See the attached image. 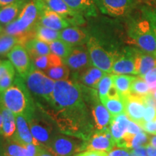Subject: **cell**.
Masks as SVG:
<instances>
[{
	"label": "cell",
	"instance_id": "obj_16",
	"mask_svg": "<svg viewBox=\"0 0 156 156\" xmlns=\"http://www.w3.org/2000/svg\"><path fill=\"white\" fill-rule=\"evenodd\" d=\"M17 129L14 135L12 136V139L22 144L23 145H27L29 144H34L38 146H41L31 133L30 126H29L28 120L24 115H17L16 116Z\"/></svg>",
	"mask_w": 156,
	"mask_h": 156
},
{
	"label": "cell",
	"instance_id": "obj_2",
	"mask_svg": "<svg viewBox=\"0 0 156 156\" xmlns=\"http://www.w3.org/2000/svg\"><path fill=\"white\" fill-rule=\"evenodd\" d=\"M0 105L15 116L24 115L28 121L33 117V102L28 91L19 79L15 80L14 84L0 94Z\"/></svg>",
	"mask_w": 156,
	"mask_h": 156
},
{
	"label": "cell",
	"instance_id": "obj_21",
	"mask_svg": "<svg viewBox=\"0 0 156 156\" xmlns=\"http://www.w3.org/2000/svg\"><path fill=\"white\" fill-rule=\"evenodd\" d=\"M26 4V0H19L16 2L0 7V24L7 26L14 21Z\"/></svg>",
	"mask_w": 156,
	"mask_h": 156
},
{
	"label": "cell",
	"instance_id": "obj_34",
	"mask_svg": "<svg viewBox=\"0 0 156 156\" xmlns=\"http://www.w3.org/2000/svg\"><path fill=\"white\" fill-rule=\"evenodd\" d=\"M5 153L9 156H25L27 153L26 145L19 143L12 138L6 139L4 142Z\"/></svg>",
	"mask_w": 156,
	"mask_h": 156
},
{
	"label": "cell",
	"instance_id": "obj_30",
	"mask_svg": "<svg viewBox=\"0 0 156 156\" xmlns=\"http://www.w3.org/2000/svg\"><path fill=\"white\" fill-rule=\"evenodd\" d=\"M135 76L130 75H115L112 74L114 85L120 96L123 98L130 94V88Z\"/></svg>",
	"mask_w": 156,
	"mask_h": 156
},
{
	"label": "cell",
	"instance_id": "obj_55",
	"mask_svg": "<svg viewBox=\"0 0 156 156\" xmlns=\"http://www.w3.org/2000/svg\"><path fill=\"white\" fill-rule=\"evenodd\" d=\"M3 28H2V25L0 24V34H1V33H2L3 32Z\"/></svg>",
	"mask_w": 156,
	"mask_h": 156
},
{
	"label": "cell",
	"instance_id": "obj_49",
	"mask_svg": "<svg viewBox=\"0 0 156 156\" xmlns=\"http://www.w3.org/2000/svg\"><path fill=\"white\" fill-rule=\"evenodd\" d=\"M148 156H156V148L151 146L149 144L145 145Z\"/></svg>",
	"mask_w": 156,
	"mask_h": 156
},
{
	"label": "cell",
	"instance_id": "obj_15",
	"mask_svg": "<svg viewBox=\"0 0 156 156\" xmlns=\"http://www.w3.org/2000/svg\"><path fill=\"white\" fill-rule=\"evenodd\" d=\"M125 106V114L130 120L141 125L143 122L145 103L142 98L129 94L122 98Z\"/></svg>",
	"mask_w": 156,
	"mask_h": 156
},
{
	"label": "cell",
	"instance_id": "obj_37",
	"mask_svg": "<svg viewBox=\"0 0 156 156\" xmlns=\"http://www.w3.org/2000/svg\"><path fill=\"white\" fill-rule=\"evenodd\" d=\"M44 73L54 81L64 80L69 78L70 69L65 64L63 63L58 66L50 68Z\"/></svg>",
	"mask_w": 156,
	"mask_h": 156
},
{
	"label": "cell",
	"instance_id": "obj_23",
	"mask_svg": "<svg viewBox=\"0 0 156 156\" xmlns=\"http://www.w3.org/2000/svg\"><path fill=\"white\" fill-rule=\"evenodd\" d=\"M95 128L98 131L108 129L112 116L103 103H97L92 111Z\"/></svg>",
	"mask_w": 156,
	"mask_h": 156
},
{
	"label": "cell",
	"instance_id": "obj_27",
	"mask_svg": "<svg viewBox=\"0 0 156 156\" xmlns=\"http://www.w3.org/2000/svg\"><path fill=\"white\" fill-rule=\"evenodd\" d=\"M150 135L147 132L143 131L133 136H126L125 137L118 143L116 146L126 147L132 150L142 146H145L149 142Z\"/></svg>",
	"mask_w": 156,
	"mask_h": 156
},
{
	"label": "cell",
	"instance_id": "obj_8",
	"mask_svg": "<svg viewBox=\"0 0 156 156\" xmlns=\"http://www.w3.org/2000/svg\"><path fill=\"white\" fill-rule=\"evenodd\" d=\"M83 145L77 139L64 135H54L46 147L54 156H73L83 151Z\"/></svg>",
	"mask_w": 156,
	"mask_h": 156
},
{
	"label": "cell",
	"instance_id": "obj_10",
	"mask_svg": "<svg viewBox=\"0 0 156 156\" xmlns=\"http://www.w3.org/2000/svg\"><path fill=\"white\" fill-rule=\"evenodd\" d=\"M63 62L70 70H73L78 75L92 66L87 48L84 47L83 45L73 47L71 53L63 59Z\"/></svg>",
	"mask_w": 156,
	"mask_h": 156
},
{
	"label": "cell",
	"instance_id": "obj_5",
	"mask_svg": "<svg viewBox=\"0 0 156 156\" xmlns=\"http://www.w3.org/2000/svg\"><path fill=\"white\" fill-rule=\"evenodd\" d=\"M55 82L44 72L34 67L26 77L28 89L34 94L43 97L50 103L52 101Z\"/></svg>",
	"mask_w": 156,
	"mask_h": 156
},
{
	"label": "cell",
	"instance_id": "obj_45",
	"mask_svg": "<svg viewBox=\"0 0 156 156\" xmlns=\"http://www.w3.org/2000/svg\"><path fill=\"white\" fill-rule=\"evenodd\" d=\"M108 153L98 151H84L77 154V156H107Z\"/></svg>",
	"mask_w": 156,
	"mask_h": 156
},
{
	"label": "cell",
	"instance_id": "obj_25",
	"mask_svg": "<svg viewBox=\"0 0 156 156\" xmlns=\"http://www.w3.org/2000/svg\"><path fill=\"white\" fill-rule=\"evenodd\" d=\"M23 46H25L28 54H30L31 58L38 57L40 56L46 55L51 54L49 45L42 41L39 40L35 37L34 38H30L25 43Z\"/></svg>",
	"mask_w": 156,
	"mask_h": 156
},
{
	"label": "cell",
	"instance_id": "obj_35",
	"mask_svg": "<svg viewBox=\"0 0 156 156\" xmlns=\"http://www.w3.org/2000/svg\"><path fill=\"white\" fill-rule=\"evenodd\" d=\"M48 45H49L51 53L58 56L62 59H64L69 56V54L71 53L72 50L74 47V46L67 44L64 41L62 40L61 38L54 41L51 42Z\"/></svg>",
	"mask_w": 156,
	"mask_h": 156
},
{
	"label": "cell",
	"instance_id": "obj_14",
	"mask_svg": "<svg viewBox=\"0 0 156 156\" xmlns=\"http://www.w3.org/2000/svg\"><path fill=\"white\" fill-rule=\"evenodd\" d=\"M115 75H136L134 48L126 49L118 54L113 64L112 73Z\"/></svg>",
	"mask_w": 156,
	"mask_h": 156
},
{
	"label": "cell",
	"instance_id": "obj_28",
	"mask_svg": "<svg viewBox=\"0 0 156 156\" xmlns=\"http://www.w3.org/2000/svg\"><path fill=\"white\" fill-rule=\"evenodd\" d=\"M2 136L5 139H9L16 132L17 124L15 115L5 107L2 106Z\"/></svg>",
	"mask_w": 156,
	"mask_h": 156
},
{
	"label": "cell",
	"instance_id": "obj_24",
	"mask_svg": "<svg viewBox=\"0 0 156 156\" xmlns=\"http://www.w3.org/2000/svg\"><path fill=\"white\" fill-rule=\"evenodd\" d=\"M0 94L8 89L13 84L15 76L14 66L9 60L0 61Z\"/></svg>",
	"mask_w": 156,
	"mask_h": 156
},
{
	"label": "cell",
	"instance_id": "obj_3",
	"mask_svg": "<svg viewBox=\"0 0 156 156\" xmlns=\"http://www.w3.org/2000/svg\"><path fill=\"white\" fill-rule=\"evenodd\" d=\"M129 37L140 49L156 55V36L148 19L142 16L132 20L129 25Z\"/></svg>",
	"mask_w": 156,
	"mask_h": 156
},
{
	"label": "cell",
	"instance_id": "obj_40",
	"mask_svg": "<svg viewBox=\"0 0 156 156\" xmlns=\"http://www.w3.org/2000/svg\"><path fill=\"white\" fill-rule=\"evenodd\" d=\"M149 85L151 92L156 90V66L142 77Z\"/></svg>",
	"mask_w": 156,
	"mask_h": 156
},
{
	"label": "cell",
	"instance_id": "obj_11",
	"mask_svg": "<svg viewBox=\"0 0 156 156\" xmlns=\"http://www.w3.org/2000/svg\"><path fill=\"white\" fill-rule=\"evenodd\" d=\"M28 124L35 140L41 146L47 147L54 136L52 124L43 118H31Z\"/></svg>",
	"mask_w": 156,
	"mask_h": 156
},
{
	"label": "cell",
	"instance_id": "obj_46",
	"mask_svg": "<svg viewBox=\"0 0 156 156\" xmlns=\"http://www.w3.org/2000/svg\"><path fill=\"white\" fill-rule=\"evenodd\" d=\"M39 147L40 146L36 145L34 144H29L26 145L27 153L25 156H36L38 153Z\"/></svg>",
	"mask_w": 156,
	"mask_h": 156
},
{
	"label": "cell",
	"instance_id": "obj_29",
	"mask_svg": "<svg viewBox=\"0 0 156 156\" xmlns=\"http://www.w3.org/2000/svg\"><path fill=\"white\" fill-rule=\"evenodd\" d=\"M64 63L63 59L53 53L40 56L34 58V67L42 72Z\"/></svg>",
	"mask_w": 156,
	"mask_h": 156
},
{
	"label": "cell",
	"instance_id": "obj_22",
	"mask_svg": "<svg viewBox=\"0 0 156 156\" xmlns=\"http://www.w3.org/2000/svg\"><path fill=\"white\" fill-rule=\"evenodd\" d=\"M73 10L86 17H95L98 14L95 0H64Z\"/></svg>",
	"mask_w": 156,
	"mask_h": 156
},
{
	"label": "cell",
	"instance_id": "obj_26",
	"mask_svg": "<svg viewBox=\"0 0 156 156\" xmlns=\"http://www.w3.org/2000/svg\"><path fill=\"white\" fill-rule=\"evenodd\" d=\"M107 74L98 68L90 66L83 73L80 74V80L84 85L92 88L97 89L98 85L102 77Z\"/></svg>",
	"mask_w": 156,
	"mask_h": 156
},
{
	"label": "cell",
	"instance_id": "obj_56",
	"mask_svg": "<svg viewBox=\"0 0 156 156\" xmlns=\"http://www.w3.org/2000/svg\"><path fill=\"white\" fill-rule=\"evenodd\" d=\"M5 156H9V155H7V154H6V153H5Z\"/></svg>",
	"mask_w": 156,
	"mask_h": 156
},
{
	"label": "cell",
	"instance_id": "obj_58",
	"mask_svg": "<svg viewBox=\"0 0 156 156\" xmlns=\"http://www.w3.org/2000/svg\"><path fill=\"white\" fill-rule=\"evenodd\" d=\"M0 77H1V73H0Z\"/></svg>",
	"mask_w": 156,
	"mask_h": 156
},
{
	"label": "cell",
	"instance_id": "obj_43",
	"mask_svg": "<svg viewBox=\"0 0 156 156\" xmlns=\"http://www.w3.org/2000/svg\"><path fill=\"white\" fill-rule=\"evenodd\" d=\"M142 131H143V129H142V128L141 127V126H140V124H136V122H134L133 121L129 119L126 136L135 135V134L140 133V132Z\"/></svg>",
	"mask_w": 156,
	"mask_h": 156
},
{
	"label": "cell",
	"instance_id": "obj_52",
	"mask_svg": "<svg viewBox=\"0 0 156 156\" xmlns=\"http://www.w3.org/2000/svg\"><path fill=\"white\" fill-rule=\"evenodd\" d=\"M5 148H4V141L0 139V156H5Z\"/></svg>",
	"mask_w": 156,
	"mask_h": 156
},
{
	"label": "cell",
	"instance_id": "obj_53",
	"mask_svg": "<svg viewBox=\"0 0 156 156\" xmlns=\"http://www.w3.org/2000/svg\"><path fill=\"white\" fill-rule=\"evenodd\" d=\"M0 136H2V115L1 105H0Z\"/></svg>",
	"mask_w": 156,
	"mask_h": 156
},
{
	"label": "cell",
	"instance_id": "obj_36",
	"mask_svg": "<svg viewBox=\"0 0 156 156\" xmlns=\"http://www.w3.org/2000/svg\"><path fill=\"white\" fill-rule=\"evenodd\" d=\"M151 93L149 85L142 77H135L131 85L130 94L143 98Z\"/></svg>",
	"mask_w": 156,
	"mask_h": 156
},
{
	"label": "cell",
	"instance_id": "obj_41",
	"mask_svg": "<svg viewBox=\"0 0 156 156\" xmlns=\"http://www.w3.org/2000/svg\"><path fill=\"white\" fill-rule=\"evenodd\" d=\"M131 150L126 147L115 146L112 151L108 152L107 156H130Z\"/></svg>",
	"mask_w": 156,
	"mask_h": 156
},
{
	"label": "cell",
	"instance_id": "obj_18",
	"mask_svg": "<svg viewBox=\"0 0 156 156\" xmlns=\"http://www.w3.org/2000/svg\"><path fill=\"white\" fill-rule=\"evenodd\" d=\"M38 24L58 31H61L71 25L68 21L57 13L46 9L41 10Z\"/></svg>",
	"mask_w": 156,
	"mask_h": 156
},
{
	"label": "cell",
	"instance_id": "obj_42",
	"mask_svg": "<svg viewBox=\"0 0 156 156\" xmlns=\"http://www.w3.org/2000/svg\"><path fill=\"white\" fill-rule=\"evenodd\" d=\"M155 118H156L155 107L149 106V105H145V112H144V116H143V122H151V121H154V119H155Z\"/></svg>",
	"mask_w": 156,
	"mask_h": 156
},
{
	"label": "cell",
	"instance_id": "obj_47",
	"mask_svg": "<svg viewBox=\"0 0 156 156\" xmlns=\"http://www.w3.org/2000/svg\"><path fill=\"white\" fill-rule=\"evenodd\" d=\"M131 154L134 156H148L145 146H142L131 150Z\"/></svg>",
	"mask_w": 156,
	"mask_h": 156
},
{
	"label": "cell",
	"instance_id": "obj_9",
	"mask_svg": "<svg viewBox=\"0 0 156 156\" xmlns=\"http://www.w3.org/2000/svg\"><path fill=\"white\" fill-rule=\"evenodd\" d=\"M7 56L20 77H26L34 69V66H33L30 54L22 44L15 46Z\"/></svg>",
	"mask_w": 156,
	"mask_h": 156
},
{
	"label": "cell",
	"instance_id": "obj_48",
	"mask_svg": "<svg viewBox=\"0 0 156 156\" xmlns=\"http://www.w3.org/2000/svg\"><path fill=\"white\" fill-rule=\"evenodd\" d=\"M36 156H54V155L46 147L40 146Z\"/></svg>",
	"mask_w": 156,
	"mask_h": 156
},
{
	"label": "cell",
	"instance_id": "obj_31",
	"mask_svg": "<svg viewBox=\"0 0 156 156\" xmlns=\"http://www.w3.org/2000/svg\"><path fill=\"white\" fill-rule=\"evenodd\" d=\"M101 102L104 105L112 117L125 114V106L122 97L109 98L106 97L100 99Z\"/></svg>",
	"mask_w": 156,
	"mask_h": 156
},
{
	"label": "cell",
	"instance_id": "obj_12",
	"mask_svg": "<svg viewBox=\"0 0 156 156\" xmlns=\"http://www.w3.org/2000/svg\"><path fill=\"white\" fill-rule=\"evenodd\" d=\"M116 146L108 129L95 132L83 145V151H98L109 152Z\"/></svg>",
	"mask_w": 156,
	"mask_h": 156
},
{
	"label": "cell",
	"instance_id": "obj_54",
	"mask_svg": "<svg viewBox=\"0 0 156 156\" xmlns=\"http://www.w3.org/2000/svg\"><path fill=\"white\" fill-rule=\"evenodd\" d=\"M151 93H152V95H153V96L154 97V98H155V100L156 101V90H155L152 91Z\"/></svg>",
	"mask_w": 156,
	"mask_h": 156
},
{
	"label": "cell",
	"instance_id": "obj_1",
	"mask_svg": "<svg viewBox=\"0 0 156 156\" xmlns=\"http://www.w3.org/2000/svg\"><path fill=\"white\" fill-rule=\"evenodd\" d=\"M51 104L67 112H85L82 88L75 82L64 80L55 82Z\"/></svg>",
	"mask_w": 156,
	"mask_h": 156
},
{
	"label": "cell",
	"instance_id": "obj_60",
	"mask_svg": "<svg viewBox=\"0 0 156 156\" xmlns=\"http://www.w3.org/2000/svg\"><path fill=\"white\" fill-rule=\"evenodd\" d=\"M155 2H156V0H155Z\"/></svg>",
	"mask_w": 156,
	"mask_h": 156
},
{
	"label": "cell",
	"instance_id": "obj_7",
	"mask_svg": "<svg viewBox=\"0 0 156 156\" xmlns=\"http://www.w3.org/2000/svg\"><path fill=\"white\" fill-rule=\"evenodd\" d=\"M40 5L41 10H49L57 13L70 25H82L85 23L83 15L73 10L64 0H37Z\"/></svg>",
	"mask_w": 156,
	"mask_h": 156
},
{
	"label": "cell",
	"instance_id": "obj_51",
	"mask_svg": "<svg viewBox=\"0 0 156 156\" xmlns=\"http://www.w3.org/2000/svg\"><path fill=\"white\" fill-rule=\"evenodd\" d=\"M17 1H19V0H0V7L10 5V4L16 2Z\"/></svg>",
	"mask_w": 156,
	"mask_h": 156
},
{
	"label": "cell",
	"instance_id": "obj_57",
	"mask_svg": "<svg viewBox=\"0 0 156 156\" xmlns=\"http://www.w3.org/2000/svg\"><path fill=\"white\" fill-rule=\"evenodd\" d=\"M73 156H77V154H76V155H73Z\"/></svg>",
	"mask_w": 156,
	"mask_h": 156
},
{
	"label": "cell",
	"instance_id": "obj_50",
	"mask_svg": "<svg viewBox=\"0 0 156 156\" xmlns=\"http://www.w3.org/2000/svg\"><path fill=\"white\" fill-rule=\"evenodd\" d=\"M148 144L156 148V134H150Z\"/></svg>",
	"mask_w": 156,
	"mask_h": 156
},
{
	"label": "cell",
	"instance_id": "obj_59",
	"mask_svg": "<svg viewBox=\"0 0 156 156\" xmlns=\"http://www.w3.org/2000/svg\"><path fill=\"white\" fill-rule=\"evenodd\" d=\"M130 156H134V155H132V154H131V155H130Z\"/></svg>",
	"mask_w": 156,
	"mask_h": 156
},
{
	"label": "cell",
	"instance_id": "obj_44",
	"mask_svg": "<svg viewBox=\"0 0 156 156\" xmlns=\"http://www.w3.org/2000/svg\"><path fill=\"white\" fill-rule=\"evenodd\" d=\"M141 127L144 131L149 134H156V124L154 121L143 122L141 124Z\"/></svg>",
	"mask_w": 156,
	"mask_h": 156
},
{
	"label": "cell",
	"instance_id": "obj_13",
	"mask_svg": "<svg viewBox=\"0 0 156 156\" xmlns=\"http://www.w3.org/2000/svg\"><path fill=\"white\" fill-rule=\"evenodd\" d=\"M97 7L104 14L122 17L129 12L133 6L132 0H95Z\"/></svg>",
	"mask_w": 156,
	"mask_h": 156
},
{
	"label": "cell",
	"instance_id": "obj_17",
	"mask_svg": "<svg viewBox=\"0 0 156 156\" xmlns=\"http://www.w3.org/2000/svg\"><path fill=\"white\" fill-rule=\"evenodd\" d=\"M136 75L142 77L156 66V55L140 48H134Z\"/></svg>",
	"mask_w": 156,
	"mask_h": 156
},
{
	"label": "cell",
	"instance_id": "obj_33",
	"mask_svg": "<svg viewBox=\"0 0 156 156\" xmlns=\"http://www.w3.org/2000/svg\"><path fill=\"white\" fill-rule=\"evenodd\" d=\"M19 44H22L20 37L7 34L3 31L0 34V56L7 55L12 48Z\"/></svg>",
	"mask_w": 156,
	"mask_h": 156
},
{
	"label": "cell",
	"instance_id": "obj_20",
	"mask_svg": "<svg viewBox=\"0 0 156 156\" xmlns=\"http://www.w3.org/2000/svg\"><path fill=\"white\" fill-rule=\"evenodd\" d=\"M60 38L73 46H81L88 40L85 31L77 27H67L60 31Z\"/></svg>",
	"mask_w": 156,
	"mask_h": 156
},
{
	"label": "cell",
	"instance_id": "obj_19",
	"mask_svg": "<svg viewBox=\"0 0 156 156\" xmlns=\"http://www.w3.org/2000/svg\"><path fill=\"white\" fill-rule=\"evenodd\" d=\"M129 122V119L125 114L112 117L109 126V130L113 139L115 141L116 145L125 137L127 132Z\"/></svg>",
	"mask_w": 156,
	"mask_h": 156
},
{
	"label": "cell",
	"instance_id": "obj_38",
	"mask_svg": "<svg viewBox=\"0 0 156 156\" xmlns=\"http://www.w3.org/2000/svg\"><path fill=\"white\" fill-rule=\"evenodd\" d=\"M113 85L114 83H113L112 74V75H109V73L106 74L99 82L97 87L98 93L100 99L108 97L109 90L112 88Z\"/></svg>",
	"mask_w": 156,
	"mask_h": 156
},
{
	"label": "cell",
	"instance_id": "obj_39",
	"mask_svg": "<svg viewBox=\"0 0 156 156\" xmlns=\"http://www.w3.org/2000/svg\"><path fill=\"white\" fill-rule=\"evenodd\" d=\"M142 13L148 19L153 27L156 36V8L144 7L142 9Z\"/></svg>",
	"mask_w": 156,
	"mask_h": 156
},
{
	"label": "cell",
	"instance_id": "obj_32",
	"mask_svg": "<svg viewBox=\"0 0 156 156\" xmlns=\"http://www.w3.org/2000/svg\"><path fill=\"white\" fill-rule=\"evenodd\" d=\"M35 37L49 44L54 41L60 39V31L53 30L37 23L35 27Z\"/></svg>",
	"mask_w": 156,
	"mask_h": 156
},
{
	"label": "cell",
	"instance_id": "obj_4",
	"mask_svg": "<svg viewBox=\"0 0 156 156\" xmlns=\"http://www.w3.org/2000/svg\"><path fill=\"white\" fill-rule=\"evenodd\" d=\"M41 7L37 0L27 3L18 16L4 29L5 34L15 36H30L34 26L38 23Z\"/></svg>",
	"mask_w": 156,
	"mask_h": 156
},
{
	"label": "cell",
	"instance_id": "obj_6",
	"mask_svg": "<svg viewBox=\"0 0 156 156\" xmlns=\"http://www.w3.org/2000/svg\"><path fill=\"white\" fill-rule=\"evenodd\" d=\"M87 48L93 66L106 73H112L113 64L118 54L105 49L94 37H90L88 38Z\"/></svg>",
	"mask_w": 156,
	"mask_h": 156
}]
</instances>
